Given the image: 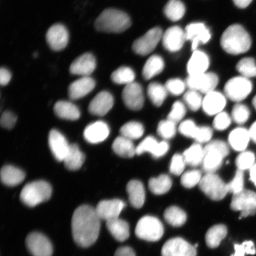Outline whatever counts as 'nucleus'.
I'll use <instances>...</instances> for the list:
<instances>
[{
	"label": "nucleus",
	"instance_id": "f257e3e1",
	"mask_svg": "<svg viewBox=\"0 0 256 256\" xmlns=\"http://www.w3.org/2000/svg\"><path fill=\"white\" fill-rule=\"evenodd\" d=\"M100 220L94 208L89 206L76 208L72 220V236L76 244L84 248L94 244L100 232Z\"/></svg>",
	"mask_w": 256,
	"mask_h": 256
},
{
	"label": "nucleus",
	"instance_id": "f03ea898",
	"mask_svg": "<svg viewBox=\"0 0 256 256\" xmlns=\"http://www.w3.org/2000/svg\"><path fill=\"white\" fill-rule=\"evenodd\" d=\"M220 44L226 52L239 55L250 50L252 46L251 38L241 25L233 24L224 32L220 38Z\"/></svg>",
	"mask_w": 256,
	"mask_h": 256
},
{
	"label": "nucleus",
	"instance_id": "7ed1b4c3",
	"mask_svg": "<svg viewBox=\"0 0 256 256\" xmlns=\"http://www.w3.org/2000/svg\"><path fill=\"white\" fill-rule=\"evenodd\" d=\"M130 25L129 16L114 8L104 10L95 22L96 30L108 33H121L127 30Z\"/></svg>",
	"mask_w": 256,
	"mask_h": 256
},
{
	"label": "nucleus",
	"instance_id": "20e7f679",
	"mask_svg": "<svg viewBox=\"0 0 256 256\" xmlns=\"http://www.w3.org/2000/svg\"><path fill=\"white\" fill-rule=\"evenodd\" d=\"M204 156L202 166L206 174L215 172L222 166L224 158L229 154L228 144L222 140H214L204 147Z\"/></svg>",
	"mask_w": 256,
	"mask_h": 256
},
{
	"label": "nucleus",
	"instance_id": "39448f33",
	"mask_svg": "<svg viewBox=\"0 0 256 256\" xmlns=\"http://www.w3.org/2000/svg\"><path fill=\"white\" fill-rule=\"evenodd\" d=\"M52 188L43 180L32 182L25 186L21 192L20 200L26 206L34 207L50 199Z\"/></svg>",
	"mask_w": 256,
	"mask_h": 256
},
{
	"label": "nucleus",
	"instance_id": "423d86ee",
	"mask_svg": "<svg viewBox=\"0 0 256 256\" xmlns=\"http://www.w3.org/2000/svg\"><path fill=\"white\" fill-rule=\"evenodd\" d=\"M164 226L158 218L145 216L138 222L136 234L140 239L148 242H158L164 234Z\"/></svg>",
	"mask_w": 256,
	"mask_h": 256
},
{
	"label": "nucleus",
	"instance_id": "0eeeda50",
	"mask_svg": "<svg viewBox=\"0 0 256 256\" xmlns=\"http://www.w3.org/2000/svg\"><path fill=\"white\" fill-rule=\"evenodd\" d=\"M200 187L208 198L214 200H222L228 193L227 184L214 172L206 174L203 176Z\"/></svg>",
	"mask_w": 256,
	"mask_h": 256
},
{
	"label": "nucleus",
	"instance_id": "6e6552de",
	"mask_svg": "<svg viewBox=\"0 0 256 256\" xmlns=\"http://www.w3.org/2000/svg\"><path fill=\"white\" fill-rule=\"evenodd\" d=\"M252 84L250 80L242 76L233 78L226 82L224 92L230 100L240 103L251 94Z\"/></svg>",
	"mask_w": 256,
	"mask_h": 256
},
{
	"label": "nucleus",
	"instance_id": "1a4fd4ad",
	"mask_svg": "<svg viewBox=\"0 0 256 256\" xmlns=\"http://www.w3.org/2000/svg\"><path fill=\"white\" fill-rule=\"evenodd\" d=\"M231 208L233 210L240 211V218L254 216L256 214V193L244 190L240 194H234Z\"/></svg>",
	"mask_w": 256,
	"mask_h": 256
},
{
	"label": "nucleus",
	"instance_id": "9d476101",
	"mask_svg": "<svg viewBox=\"0 0 256 256\" xmlns=\"http://www.w3.org/2000/svg\"><path fill=\"white\" fill-rule=\"evenodd\" d=\"M162 32L158 27L150 30L142 37L134 42L132 50L138 55L146 56L152 52L162 40Z\"/></svg>",
	"mask_w": 256,
	"mask_h": 256
},
{
	"label": "nucleus",
	"instance_id": "9b49d317",
	"mask_svg": "<svg viewBox=\"0 0 256 256\" xmlns=\"http://www.w3.org/2000/svg\"><path fill=\"white\" fill-rule=\"evenodd\" d=\"M218 82L219 78L215 73L206 72L200 75L190 76L185 82L190 90L206 94L215 91Z\"/></svg>",
	"mask_w": 256,
	"mask_h": 256
},
{
	"label": "nucleus",
	"instance_id": "f8f14e48",
	"mask_svg": "<svg viewBox=\"0 0 256 256\" xmlns=\"http://www.w3.org/2000/svg\"><path fill=\"white\" fill-rule=\"evenodd\" d=\"M26 244L33 256H52V245L42 234L38 232L30 234L26 239Z\"/></svg>",
	"mask_w": 256,
	"mask_h": 256
},
{
	"label": "nucleus",
	"instance_id": "ddd939ff",
	"mask_svg": "<svg viewBox=\"0 0 256 256\" xmlns=\"http://www.w3.org/2000/svg\"><path fill=\"white\" fill-rule=\"evenodd\" d=\"M178 130L182 135L194 139L198 143L210 142L213 132L209 126H198L192 120H186L179 126Z\"/></svg>",
	"mask_w": 256,
	"mask_h": 256
},
{
	"label": "nucleus",
	"instance_id": "4468645a",
	"mask_svg": "<svg viewBox=\"0 0 256 256\" xmlns=\"http://www.w3.org/2000/svg\"><path fill=\"white\" fill-rule=\"evenodd\" d=\"M196 248L180 238L166 242L162 250V256H196Z\"/></svg>",
	"mask_w": 256,
	"mask_h": 256
},
{
	"label": "nucleus",
	"instance_id": "2eb2a0df",
	"mask_svg": "<svg viewBox=\"0 0 256 256\" xmlns=\"http://www.w3.org/2000/svg\"><path fill=\"white\" fill-rule=\"evenodd\" d=\"M186 40L192 42V49L194 51L200 44H206L211 38L210 32L206 25L200 22H195L187 26L185 28Z\"/></svg>",
	"mask_w": 256,
	"mask_h": 256
},
{
	"label": "nucleus",
	"instance_id": "dca6fc26",
	"mask_svg": "<svg viewBox=\"0 0 256 256\" xmlns=\"http://www.w3.org/2000/svg\"><path fill=\"white\" fill-rule=\"evenodd\" d=\"M122 99L127 108L139 110L144 104L143 89L139 83L133 82L126 86L122 92Z\"/></svg>",
	"mask_w": 256,
	"mask_h": 256
},
{
	"label": "nucleus",
	"instance_id": "f3484780",
	"mask_svg": "<svg viewBox=\"0 0 256 256\" xmlns=\"http://www.w3.org/2000/svg\"><path fill=\"white\" fill-rule=\"evenodd\" d=\"M46 40L51 49L55 51L62 50L68 44V32L62 24H54L48 30Z\"/></svg>",
	"mask_w": 256,
	"mask_h": 256
},
{
	"label": "nucleus",
	"instance_id": "a211bd4d",
	"mask_svg": "<svg viewBox=\"0 0 256 256\" xmlns=\"http://www.w3.org/2000/svg\"><path fill=\"white\" fill-rule=\"evenodd\" d=\"M126 204L120 200L100 201L95 208L96 212L101 220H108L119 218L120 214Z\"/></svg>",
	"mask_w": 256,
	"mask_h": 256
},
{
	"label": "nucleus",
	"instance_id": "6ab92c4d",
	"mask_svg": "<svg viewBox=\"0 0 256 256\" xmlns=\"http://www.w3.org/2000/svg\"><path fill=\"white\" fill-rule=\"evenodd\" d=\"M170 148L168 142H159L154 137L147 136L136 147V154L142 155L145 152L151 154L153 158H159L165 156Z\"/></svg>",
	"mask_w": 256,
	"mask_h": 256
},
{
	"label": "nucleus",
	"instance_id": "aec40b11",
	"mask_svg": "<svg viewBox=\"0 0 256 256\" xmlns=\"http://www.w3.org/2000/svg\"><path fill=\"white\" fill-rule=\"evenodd\" d=\"M186 40L185 32L178 26L170 28L162 34L163 46L169 52H175L180 50Z\"/></svg>",
	"mask_w": 256,
	"mask_h": 256
},
{
	"label": "nucleus",
	"instance_id": "412c9836",
	"mask_svg": "<svg viewBox=\"0 0 256 256\" xmlns=\"http://www.w3.org/2000/svg\"><path fill=\"white\" fill-rule=\"evenodd\" d=\"M96 68L95 57L90 53H86L74 60L70 67L73 75L90 76Z\"/></svg>",
	"mask_w": 256,
	"mask_h": 256
},
{
	"label": "nucleus",
	"instance_id": "4be33fe9",
	"mask_svg": "<svg viewBox=\"0 0 256 256\" xmlns=\"http://www.w3.org/2000/svg\"><path fill=\"white\" fill-rule=\"evenodd\" d=\"M114 98L108 92H101L95 96L88 106V111L96 116H103L113 107Z\"/></svg>",
	"mask_w": 256,
	"mask_h": 256
},
{
	"label": "nucleus",
	"instance_id": "5701e85b",
	"mask_svg": "<svg viewBox=\"0 0 256 256\" xmlns=\"http://www.w3.org/2000/svg\"><path fill=\"white\" fill-rule=\"evenodd\" d=\"M226 104V98L222 92L213 91L206 94L203 99L202 108L204 113L214 116L223 112Z\"/></svg>",
	"mask_w": 256,
	"mask_h": 256
},
{
	"label": "nucleus",
	"instance_id": "b1692460",
	"mask_svg": "<svg viewBox=\"0 0 256 256\" xmlns=\"http://www.w3.org/2000/svg\"><path fill=\"white\" fill-rule=\"evenodd\" d=\"M48 140L54 156L58 161L63 162L70 146L66 137L58 130H53L50 132Z\"/></svg>",
	"mask_w": 256,
	"mask_h": 256
},
{
	"label": "nucleus",
	"instance_id": "393cba45",
	"mask_svg": "<svg viewBox=\"0 0 256 256\" xmlns=\"http://www.w3.org/2000/svg\"><path fill=\"white\" fill-rule=\"evenodd\" d=\"M110 134L108 124L103 121H97L86 128L84 137L89 143L98 144L106 140Z\"/></svg>",
	"mask_w": 256,
	"mask_h": 256
},
{
	"label": "nucleus",
	"instance_id": "a878e982",
	"mask_svg": "<svg viewBox=\"0 0 256 256\" xmlns=\"http://www.w3.org/2000/svg\"><path fill=\"white\" fill-rule=\"evenodd\" d=\"M95 86L96 82L94 78L90 76H82L69 86V98L72 100H78L92 92Z\"/></svg>",
	"mask_w": 256,
	"mask_h": 256
},
{
	"label": "nucleus",
	"instance_id": "bb28decb",
	"mask_svg": "<svg viewBox=\"0 0 256 256\" xmlns=\"http://www.w3.org/2000/svg\"><path fill=\"white\" fill-rule=\"evenodd\" d=\"M210 66V58L202 51L196 50L188 63L187 70L190 76L206 73Z\"/></svg>",
	"mask_w": 256,
	"mask_h": 256
},
{
	"label": "nucleus",
	"instance_id": "cd10ccee",
	"mask_svg": "<svg viewBox=\"0 0 256 256\" xmlns=\"http://www.w3.org/2000/svg\"><path fill=\"white\" fill-rule=\"evenodd\" d=\"M126 191L131 206L140 209L146 200V190L144 184L139 180H132L128 184Z\"/></svg>",
	"mask_w": 256,
	"mask_h": 256
},
{
	"label": "nucleus",
	"instance_id": "c85d7f7f",
	"mask_svg": "<svg viewBox=\"0 0 256 256\" xmlns=\"http://www.w3.org/2000/svg\"><path fill=\"white\" fill-rule=\"evenodd\" d=\"M251 140L249 130L244 128H236L230 134L228 142L230 146L236 152H244Z\"/></svg>",
	"mask_w": 256,
	"mask_h": 256
},
{
	"label": "nucleus",
	"instance_id": "c756f323",
	"mask_svg": "<svg viewBox=\"0 0 256 256\" xmlns=\"http://www.w3.org/2000/svg\"><path fill=\"white\" fill-rule=\"evenodd\" d=\"M107 228L118 242L126 241L130 236L129 224L123 220L117 218L106 222Z\"/></svg>",
	"mask_w": 256,
	"mask_h": 256
},
{
	"label": "nucleus",
	"instance_id": "7c9ffc66",
	"mask_svg": "<svg viewBox=\"0 0 256 256\" xmlns=\"http://www.w3.org/2000/svg\"><path fill=\"white\" fill-rule=\"evenodd\" d=\"M54 112L62 119L76 120L80 117L79 108L70 102L59 101L54 106Z\"/></svg>",
	"mask_w": 256,
	"mask_h": 256
},
{
	"label": "nucleus",
	"instance_id": "2f4dec72",
	"mask_svg": "<svg viewBox=\"0 0 256 256\" xmlns=\"http://www.w3.org/2000/svg\"><path fill=\"white\" fill-rule=\"evenodd\" d=\"M85 161V156L81 151L76 144L70 145L63 162L66 167L70 170H78L82 168Z\"/></svg>",
	"mask_w": 256,
	"mask_h": 256
},
{
	"label": "nucleus",
	"instance_id": "473e14b6",
	"mask_svg": "<svg viewBox=\"0 0 256 256\" xmlns=\"http://www.w3.org/2000/svg\"><path fill=\"white\" fill-rule=\"evenodd\" d=\"M24 178V172L14 166H5L2 168V182L8 186H15L20 184Z\"/></svg>",
	"mask_w": 256,
	"mask_h": 256
},
{
	"label": "nucleus",
	"instance_id": "72a5a7b5",
	"mask_svg": "<svg viewBox=\"0 0 256 256\" xmlns=\"http://www.w3.org/2000/svg\"><path fill=\"white\" fill-rule=\"evenodd\" d=\"M112 149L117 155L124 158H132L136 154V148L132 140L123 136L116 138L112 144Z\"/></svg>",
	"mask_w": 256,
	"mask_h": 256
},
{
	"label": "nucleus",
	"instance_id": "f704fd0d",
	"mask_svg": "<svg viewBox=\"0 0 256 256\" xmlns=\"http://www.w3.org/2000/svg\"><path fill=\"white\" fill-rule=\"evenodd\" d=\"M164 68V62L162 56L156 55L150 56L144 66V78L146 80L152 79L161 73Z\"/></svg>",
	"mask_w": 256,
	"mask_h": 256
},
{
	"label": "nucleus",
	"instance_id": "c9c22d12",
	"mask_svg": "<svg viewBox=\"0 0 256 256\" xmlns=\"http://www.w3.org/2000/svg\"><path fill=\"white\" fill-rule=\"evenodd\" d=\"M227 235L226 227L219 224L214 226L206 232V240L208 247L212 248L218 247L222 240L226 238Z\"/></svg>",
	"mask_w": 256,
	"mask_h": 256
},
{
	"label": "nucleus",
	"instance_id": "e433bc0d",
	"mask_svg": "<svg viewBox=\"0 0 256 256\" xmlns=\"http://www.w3.org/2000/svg\"><path fill=\"white\" fill-rule=\"evenodd\" d=\"M183 156L187 164L196 167L202 164L204 156V148L200 143L194 144L186 150Z\"/></svg>",
	"mask_w": 256,
	"mask_h": 256
},
{
	"label": "nucleus",
	"instance_id": "4c0bfd02",
	"mask_svg": "<svg viewBox=\"0 0 256 256\" xmlns=\"http://www.w3.org/2000/svg\"><path fill=\"white\" fill-rule=\"evenodd\" d=\"M148 186L154 194H164L168 193L172 186V178L167 174L160 175L158 178L150 179Z\"/></svg>",
	"mask_w": 256,
	"mask_h": 256
},
{
	"label": "nucleus",
	"instance_id": "58836bf2",
	"mask_svg": "<svg viewBox=\"0 0 256 256\" xmlns=\"http://www.w3.org/2000/svg\"><path fill=\"white\" fill-rule=\"evenodd\" d=\"M164 12L170 20L177 22L184 17L186 8L180 0H169L165 6Z\"/></svg>",
	"mask_w": 256,
	"mask_h": 256
},
{
	"label": "nucleus",
	"instance_id": "ea45409f",
	"mask_svg": "<svg viewBox=\"0 0 256 256\" xmlns=\"http://www.w3.org/2000/svg\"><path fill=\"white\" fill-rule=\"evenodd\" d=\"M164 219L171 226H181L186 222V214L180 208L172 206L167 208L164 214Z\"/></svg>",
	"mask_w": 256,
	"mask_h": 256
},
{
	"label": "nucleus",
	"instance_id": "a19ab883",
	"mask_svg": "<svg viewBox=\"0 0 256 256\" xmlns=\"http://www.w3.org/2000/svg\"><path fill=\"white\" fill-rule=\"evenodd\" d=\"M165 86L158 82H152L148 86V95L152 103L156 107L161 106L168 96Z\"/></svg>",
	"mask_w": 256,
	"mask_h": 256
},
{
	"label": "nucleus",
	"instance_id": "79ce46f5",
	"mask_svg": "<svg viewBox=\"0 0 256 256\" xmlns=\"http://www.w3.org/2000/svg\"><path fill=\"white\" fill-rule=\"evenodd\" d=\"M121 136L130 140L140 138L144 133V128L138 122L132 121L124 124L120 130Z\"/></svg>",
	"mask_w": 256,
	"mask_h": 256
},
{
	"label": "nucleus",
	"instance_id": "37998d69",
	"mask_svg": "<svg viewBox=\"0 0 256 256\" xmlns=\"http://www.w3.org/2000/svg\"><path fill=\"white\" fill-rule=\"evenodd\" d=\"M136 78L135 72L128 66H121L115 70L111 75L113 82L118 84L128 85L134 82Z\"/></svg>",
	"mask_w": 256,
	"mask_h": 256
},
{
	"label": "nucleus",
	"instance_id": "c03bdc74",
	"mask_svg": "<svg viewBox=\"0 0 256 256\" xmlns=\"http://www.w3.org/2000/svg\"><path fill=\"white\" fill-rule=\"evenodd\" d=\"M236 69L245 78H256V63L252 57L244 58L236 64Z\"/></svg>",
	"mask_w": 256,
	"mask_h": 256
},
{
	"label": "nucleus",
	"instance_id": "a18cd8bd",
	"mask_svg": "<svg viewBox=\"0 0 256 256\" xmlns=\"http://www.w3.org/2000/svg\"><path fill=\"white\" fill-rule=\"evenodd\" d=\"M203 98L200 92L190 90L185 92L184 100L186 104L192 111H197L202 107Z\"/></svg>",
	"mask_w": 256,
	"mask_h": 256
},
{
	"label": "nucleus",
	"instance_id": "49530a36",
	"mask_svg": "<svg viewBox=\"0 0 256 256\" xmlns=\"http://www.w3.org/2000/svg\"><path fill=\"white\" fill-rule=\"evenodd\" d=\"M250 116V111L247 106L238 103L233 107L232 118L236 124H245L248 120Z\"/></svg>",
	"mask_w": 256,
	"mask_h": 256
},
{
	"label": "nucleus",
	"instance_id": "de8ad7c7",
	"mask_svg": "<svg viewBox=\"0 0 256 256\" xmlns=\"http://www.w3.org/2000/svg\"><path fill=\"white\" fill-rule=\"evenodd\" d=\"M203 176L198 170H192L184 172L181 178V184L186 188H192L200 184Z\"/></svg>",
	"mask_w": 256,
	"mask_h": 256
},
{
	"label": "nucleus",
	"instance_id": "09e8293b",
	"mask_svg": "<svg viewBox=\"0 0 256 256\" xmlns=\"http://www.w3.org/2000/svg\"><path fill=\"white\" fill-rule=\"evenodd\" d=\"M238 170L244 172L250 169L255 164V155L251 152H242L240 154L236 160Z\"/></svg>",
	"mask_w": 256,
	"mask_h": 256
},
{
	"label": "nucleus",
	"instance_id": "8fccbe9b",
	"mask_svg": "<svg viewBox=\"0 0 256 256\" xmlns=\"http://www.w3.org/2000/svg\"><path fill=\"white\" fill-rule=\"evenodd\" d=\"M176 130V124L167 120L160 122L158 128V132L162 138L170 140L175 136Z\"/></svg>",
	"mask_w": 256,
	"mask_h": 256
},
{
	"label": "nucleus",
	"instance_id": "3c124183",
	"mask_svg": "<svg viewBox=\"0 0 256 256\" xmlns=\"http://www.w3.org/2000/svg\"><path fill=\"white\" fill-rule=\"evenodd\" d=\"M244 172L238 170L232 180L227 184L228 192L234 194H240L244 190Z\"/></svg>",
	"mask_w": 256,
	"mask_h": 256
},
{
	"label": "nucleus",
	"instance_id": "603ef678",
	"mask_svg": "<svg viewBox=\"0 0 256 256\" xmlns=\"http://www.w3.org/2000/svg\"><path fill=\"white\" fill-rule=\"evenodd\" d=\"M186 114V108L183 102L177 101L172 105V110L168 115V120L177 124L184 119Z\"/></svg>",
	"mask_w": 256,
	"mask_h": 256
},
{
	"label": "nucleus",
	"instance_id": "864d4df0",
	"mask_svg": "<svg viewBox=\"0 0 256 256\" xmlns=\"http://www.w3.org/2000/svg\"><path fill=\"white\" fill-rule=\"evenodd\" d=\"M186 162L183 155L176 154L172 156L170 165V172L172 174L180 176L183 174Z\"/></svg>",
	"mask_w": 256,
	"mask_h": 256
},
{
	"label": "nucleus",
	"instance_id": "5fc2aeb1",
	"mask_svg": "<svg viewBox=\"0 0 256 256\" xmlns=\"http://www.w3.org/2000/svg\"><path fill=\"white\" fill-rule=\"evenodd\" d=\"M186 82L178 78H172L166 82L165 87L168 92L172 95H180L184 92Z\"/></svg>",
	"mask_w": 256,
	"mask_h": 256
},
{
	"label": "nucleus",
	"instance_id": "6e6d98bb",
	"mask_svg": "<svg viewBox=\"0 0 256 256\" xmlns=\"http://www.w3.org/2000/svg\"><path fill=\"white\" fill-rule=\"evenodd\" d=\"M232 118L226 112H220L216 115L213 122V126L218 130H224L232 124Z\"/></svg>",
	"mask_w": 256,
	"mask_h": 256
},
{
	"label": "nucleus",
	"instance_id": "4d7b16f0",
	"mask_svg": "<svg viewBox=\"0 0 256 256\" xmlns=\"http://www.w3.org/2000/svg\"><path fill=\"white\" fill-rule=\"evenodd\" d=\"M235 254L231 256H245L246 254L254 255L256 250L254 242L252 241H246L242 244H234Z\"/></svg>",
	"mask_w": 256,
	"mask_h": 256
},
{
	"label": "nucleus",
	"instance_id": "13d9d810",
	"mask_svg": "<svg viewBox=\"0 0 256 256\" xmlns=\"http://www.w3.org/2000/svg\"><path fill=\"white\" fill-rule=\"evenodd\" d=\"M17 121V117L10 112H5L1 118V124L2 127L10 130L14 128Z\"/></svg>",
	"mask_w": 256,
	"mask_h": 256
},
{
	"label": "nucleus",
	"instance_id": "bf43d9fd",
	"mask_svg": "<svg viewBox=\"0 0 256 256\" xmlns=\"http://www.w3.org/2000/svg\"><path fill=\"white\" fill-rule=\"evenodd\" d=\"M12 78V74L8 70L2 68L0 70V84L4 86L8 84Z\"/></svg>",
	"mask_w": 256,
	"mask_h": 256
},
{
	"label": "nucleus",
	"instance_id": "052dcab7",
	"mask_svg": "<svg viewBox=\"0 0 256 256\" xmlns=\"http://www.w3.org/2000/svg\"><path fill=\"white\" fill-rule=\"evenodd\" d=\"M114 256H136L135 252L130 247H122L115 252Z\"/></svg>",
	"mask_w": 256,
	"mask_h": 256
},
{
	"label": "nucleus",
	"instance_id": "680f3d73",
	"mask_svg": "<svg viewBox=\"0 0 256 256\" xmlns=\"http://www.w3.org/2000/svg\"><path fill=\"white\" fill-rule=\"evenodd\" d=\"M236 7L245 8L251 4L252 0H232Z\"/></svg>",
	"mask_w": 256,
	"mask_h": 256
},
{
	"label": "nucleus",
	"instance_id": "e2e57ef3",
	"mask_svg": "<svg viewBox=\"0 0 256 256\" xmlns=\"http://www.w3.org/2000/svg\"><path fill=\"white\" fill-rule=\"evenodd\" d=\"M250 179L256 186V163L250 169Z\"/></svg>",
	"mask_w": 256,
	"mask_h": 256
},
{
	"label": "nucleus",
	"instance_id": "0e129e2a",
	"mask_svg": "<svg viewBox=\"0 0 256 256\" xmlns=\"http://www.w3.org/2000/svg\"><path fill=\"white\" fill-rule=\"evenodd\" d=\"M248 130L251 140L256 144V121L252 124Z\"/></svg>",
	"mask_w": 256,
	"mask_h": 256
},
{
	"label": "nucleus",
	"instance_id": "69168bd1",
	"mask_svg": "<svg viewBox=\"0 0 256 256\" xmlns=\"http://www.w3.org/2000/svg\"><path fill=\"white\" fill-rule=\"evenodd\" d=\"M252 104L256 110V95L254 96V99H252Z\"/></svg>",
	"mask_w": 256,
	"mask_h": 256
}]
</instances>
